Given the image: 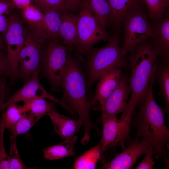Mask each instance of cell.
Instances as JSON below:
<instances>
[{
  "instance_id": "74e56055",
  "label": "cell",
  "mask_w": 169,
  "mask_h": 169,
  "mask_svg": "<svg viewBox=\"0 0 169 169\" xmlns=\"http://www.w3.org/2000/svg\"><path fill=\"white\" fill-rule=\"evenodd\" d=\"M8 20L6 15H0V33L3 35L6 31L8 26Z\"/></svg>"
},
{
  "instance_id": "e575fe53",
  "label": "cell",
  "mask_w": 169,
  "mask_h": 169,
  "mask_svg": "<svg viewBox=\"0 0 169 169\" xmlns=\"http://www.w3.org/2000/svg\"><path fill=\"white\" fill-rule=\"evenodd\" d=\"M13 8L10 0H0V15L9 14Z\"/></svg>"
},
{
  "instance_id": "603a6c76",
  "label": "cell",
  "mask_w": 169,
  "mask_h": 169,
  "mask_svg": "<svg viewBox=\"0 0 169 169\" xmlns=\"http://www.w3.org/2000/svg\"><path fill=\"white\" fill-rule=\"evenodd\" d=\"M90 10L105 31L109 24L111 9L108 0H85Z\"/></svg>"
},
{
  "instance_id": "7a4b0ae2",
  "label": "cell",
  "mask_w": 169,
  "mask_h": 169,
  "mask_svg": "<svg viewBox=\"0 0 169 169\" xmlns=\"http://www.w3.org/2000/svg\"><path fill=\"white\" fill-rule=\"evenodd\" d=\"M155 78V74L150 81L145 100L140 105L133 123L137 128L136 136L149 143L156 157L165 158L169 142V130L164 121L165 111L158 105L153 96Z\"/></svg>"
},
{
  "instance_id": "cb8c5ba5",
  "label": "cell",
  "mask_w": 169,
  "mask_h": 169,
  "mask_svg": "<svg viewBox=\"0 0 169 169\" xmlns=\"http://www.w3.org/2000/svg\"><path fill=\"white\" fill-rule=\"evenodd\" d=\"M155 74L160 85L161 94L165 103V111L168 113L169 111V63L168 59L164 60L156 69Z\"/></svg>"
},
{
  "instance_id": "8992f818",
  "label": "cell",
  "mask_w": 169,
  "mask_h": 169,
  "mask_svg": "<svg viewBox=\"0 0 169 169\" xmlns=\"http://www.w3.org/2000/svg\"><path fill=\"white\" fill-rule=\"evenodd\" d=\"M145 6L143 4L132 10L123 21L124 34L122 47L126 54L151 35L152 29Z\"/></svg>"
},
{
  "instance_id": "52a82bcc",
  "label": "cell",
  "mask_w": 169,
  "mask_h": 169,
  "mask_svg": "<svg viewBox=\"0 0 169 169\" xmlns=\"http://www.w3.org/2000/svg\"><path fill=\"white\" fill-rule=\"evenodd\" d=\"M132 112L128 111L126 115L120 119L117 116L101 117L103 128L100 142L101 160L104 164L106 162L105 154L107 150L119 145L123 149L125 148L124 143L129 137Z\"/></svg>"
},
{
  "instance_id": "8d00e7d4",
  "label": "cell",
  "mask_w": 169,
  "mask_h": 169,
  "mask_svg": "<svg viewBox=\"0 0 169 169\" xmlns=\"http://www.w3.org/2000/svg\"><path fill=\"white\" fill-rule=\"evenodd\" d=\"M14 7L22 10L32 4V0H10Z\"/></svg>"
},
{
  "instance_id": "f1b7e54d",
  "label": "cell",
  "mask_w": 169,
  "mask_h": 169,
  "mask_svg": "<svg viewBox=\"0 0 169 169\" xmlns=\"http://www.w3.org/2000/svg\"><path fill=\"white\" fill-rule=\"evenodd\" d=\"M16 137L12 135L10 136V146L8 156L10 169H27L19 154L16 145Z\"/></svg>"
},
{
  "instance_id": "484cf974",
  "label": "cell",
  "mask_w": 169,
  "mask_h": 169,
  "mask_svg": "<svg viewBox=\"0 0 169 169\" xmlns=\"http://www.w3.org/2000/svg\"><path fill=\"white\" fill-rule=\"evenodd\" d=\"M39 120L28 113H24L21 118L9 130L12 135H18L28 132Z\"/></svg>"
},
{
  "instance_id": "ab89813d",
  "label": "cell",
  "mask_w": 169,
  "mask_h": 169,
  "mask_svg": "<svg viewBox=\"0 0 169 169\" xmlns=\"http://www.w3.org/2000/svg\"><path fill=\"white\" fill-rule=\"evenodd\" d=\"M166 3V4L169 6V0H164Z\"/></svg>"
},
{
  "instance_id": "5b68a950",
  "label": "cell",
  "mask_w": 169,
  "mask_h": 169,
  "mask_svg": "<svg viewBox=\"0 0 169 169\" xmlns=\"http://www.w3.org/2000/svg\"><path fill=\"white\" fill-rule=\"evenodd\" d=\"M78 14V40L75 47L76 54L79 55L86 52L96 43L108 40L106 31L100 26L85 1L83 2Z\"/></svg>"
},
{
  "instance_id": "d4e9b609",
  "label": "cell",
  "mask_w": 169,
  "mask_h": 169,
  "mask_svg": "<svg viewBox=\"0 0 169 169\" xmlns=\"http://www.w3.org/2000/svg\"><path fill=\"white\" fill-rule=\"evenodd\" d=\"M101 160L100 143L87 151L75 160L73 168L75 169H94L99 160Z\"/></svg>"
},
{
  "instance_id": "44dd1931",
  "label": "cell",
  "mask_w": 169,
  "mask_h": 169,
  "mask_svg": "<svg viewBox=\"0 0 169 169\" xmlns=\"http://www.w3.org/2000/svg\"><path fill=\"white\" fill-rule=\"evenodd\" d=\"M21 106L23 113H28L39 120L52 111H56L53 103L46 101L44 98L28 99L23 101Z\"/></svg>"
},
{
  "instance_id": "d6986e66",
  "label": "cell",
  "mask_w": 169,
  "mask_h": 169,
  "mask_svg": "<svg viewBox=\"0 0 169 169\" xmlns=\"http://www.w3.org/2000/svg\"><path fill=\"white\" fill-rule=\"evenodd\" d=\"M111 9L109 24L120 26L129 13L144 4L143 0H108Z\"/></svg>"
},
{
  "instance_id": "7402d4cb",
  "label": "cell",
  "mask_w": 169,
  "mask_h": 169,
  "mask_svg": "<svg viewBox=\"0 0 169 169\" xmlns=\"http://www.w3.org/2000/svg\"><path fill=\"white\" fill-rule=\"evenodd\" d=\"M64 11L53 10L44 13V28L46 39L59 43L62 13Z\"/></svg>"
},
{
  "instance_id": "5bb4252c",
  "label": "cell",
  "mask_w": 169,
  "mask_h": 169,
  "mask_svg": "<svg viewBox=\"0 0 169 169\" xmlns=\"http://www.w3.org/2000/svg\"><path fill=\"white\" fill-rule=\"evenodd\" d=\"M130 92L127 80L121 75L117 86L100 110L102 112L101 117L113 116L120 113H125Z\"/></svg>"
},
{
  "instance_id": "30bf717a",
  "label": "cell",
  "mask_w": 169,
  "mask_h": 169,
  "mask_svg": "<svg viewBox=\"0 0 169 169\" xmlns=\"http://www.w3.org/2000/svg\"><path fill=\"white\" fill-rule=\"evenodd\" d=\"M42 59L40 43L27 33L18 56V75L26 81L34 74L39 73Z\"/></svg>"
},
{
  "instance_id": "1f68e13d",
  "label": "cell",
  "mask_w": 169,
  "mask_h": 169,
  "mask_svg": "<svg viewBox=\"0 0 169 169\" xmlns=\"http://www.w3.org/2000/svg\"><path fill=\"white\" fill-rule=\"evenodd\" d=\"M145 154L146 155L144 159L135 169H153L155 162L152 157L153 155H154L155 152L151 146H150L146 149Z\"/></svg>"
},
{
  "instance_id": "4fadbf2b",
  "label": "cell",
  "mask_w": 169,
  "mask_h": 169,
  "mask_svg": "<svg viewBox=\"0 0 169 169\" xmlns=\"http://www.w3.org/2000/svg\"><path fill=\"white\" fill-rule=\"evenodd\" d=\"M38 72L34 74L20 89L16 92L3 105L0 107V112L9 106L18 102L36 98H47L57 102L63 104L59 100L49 93L40 84L38 78Z\"/></svg>"
},
{
  "instance_id": "277c9868",
  "label": "cell",
  "mask_w": 169,
  "mask_h": 169,
  "mask_svg": "<svg viewBox=\"0 0 169 169\" xmlns=\"http://www.w3.org/2000/svg\"><path fill=\"white\" fill-rule=\"evenodd\" d=\"M115 27L113 35L105 46L99 48H91L85 53V65L87 93L90 92L93 85L103 75L111 70L125 66L126 64V54L119 44L120 30Z\"/></svg>"
},
{
  "instance_id": "e0dca14e",
  "label": "cell",
  "mask_w": 169,
  "mask_h": 169,
  "mask_svg": "<svg viewBox=\"0 0 169 169\" xmlns=\"http://www.w3.org/2000/svg\"><path fill=\"white\" fill-rule=\"evenodd\" d=\"M61 18L60 38L65 45L72 50L78 40V14L67 10L62 12Z\"/></svg>"
},
{
  "instance_id": "ba28073f",
  "label": "cell",
  "mask_w": 169,
  "mask_h": 169,
  "mask_svg": "<svg viewBox=\"0 0 169 169\" xmlns=\"http://www.w3.org/2000/svg\"><path fill=\"white\" fill-rule=\"evenodd\" d=\"M48 41L41 65L44 73L51 85L57 88L60 87L67 68L68 55L71 50L59 43L49 39Z\"/></svg>"
},
{
  "instance_id": "4316f807",
  "label": "cell",
  "mask_w": 169,
  "mask_h": 169,
  "mask_svg": "<svg viewBox=\"0 0 169 169\" xmlns=\"http://www.w3.org/2000/svg\"><path fill=\"white\" fill-rule=\"evenodd\" d=\"M6 111H2L1 119L3 120L5 129L8 130L21 118L23 113L21 106L16 104L9 106Z\"/></svg>"
},
{
  "instance_id": "4dcf8cb0",
  "label": "cell",
  "mask_w": 169,
  "mask_h": 169,
  "mask_svg": "<svg viewBox=\"0 0 169 169\" xmlns=\"http://www.w3.org/2000/svg\"><path fill=\"white\" fill-rule=\"evenodd\" d=\"M5 129L2 119L0 121V169H10L8 155L6 152L4 143V134Z\"/></svg>"
},
{
  "instance_id": "7c38bea8",
  "label": "cell",
  "mask_w": 169,
  "mask_h": 169,
  "mask_svg": "<svg viewBox=\"0 0 169 169\" xmlns=\"http://www.w3.org/2000/svg\"><path fill=\"white\" fill-rule=\"evenodd\" d=\"M150 23L152 33L149 38L154 49L163 59L169 56V12L166 11L160 16L152 19Z\"/></svg>"
},
{
  "instance_id": "9c48e42d",
  "label": "cell",
  "mask_w": 169,
  "mask_h": 169,
  "mask_svg": "<svg viewBox=\"0 0 169 169\" xmlns=\"http://www.w3.org/2000/svg\"><path fill=\"white\" fill-rule=\"evenodd\" d=\"M8 28L3 35L11 68L10 77L13 79L18 75V59L19 52L26 39V32L22 20L17 15L8 17Z\"/></svg>"
},
{
  "instance_id": "9a60e30c",
  "label": "cell",
  "mask_w": 169,
  "mask_h": 169,
  "mask_svg": "<svg viewBox=\"0 0 169 169\" xmlns=\"http://www.w3.org/2000/svg\"><path fill=\"white\" fill-rule=\"evenodd\" d=\"M120 68L114 69L107 72L100 79L93 98L92 100L100 105L102 108L105 102L117 86L121 76Z\"/></svg>"
},
{
  "instance_id": "2e32d148",
  "label": "cell",
  "mask_w": 169,
  "mask_h": 169,
  "mask_svg": "<svg viewBox=\"0 0 169 169\" xmlns=\"http://www.w3.org/2000/svg\"><path fill=\"white\" fill-rule=\"evenodd\" d=\"M23 19L27 23L32 35L41 43L46 39L44 28V14L37 7L31 4L21 10Z\"/></svg>"
},
{
  "instance_id": "ffe728a7",
  "label": "cell",
  "mask_w": 169,
  "mask_h": 169,
  "mask_svg": "<svg viewBox=\"0 0 169 169\" xmlns=\"http://www.w3.org/2000/svg\"><path fill=\"white\" fill-rule=\"evenodd\" d=\"M77 139V137L74 135L64 139L59 143L44 148L43 152L44 158L54 160L74 156V146Z\"/></svg>"
},
{
  "instance_id": "ac0fdd59",
  "label": "cell",
  "mask_w": 169,
  "mask_h": 169,
  "mask_svg": "<svg viewBox=\"0 0 169 169\" xmlns=\"http://www.w3.org/2000/svg\"><path fill=\"white\" fill-rule=\"evenodd\" d=\"M53 124L55 131L62 138L74 135L79 132L82 124L80 120H76L52 111L48 115Z\"/></svg>"
},
{
  "instance_id": "f35d334b",
  "label": "cell",
  "mask_w": 169,
  "mask_h": 169,
  "mask_svg": "<svg viewBox=\"0 0 169 169\" xmlns=\"http://www.w3.org/2000/svg\"><path fill=\"white\" fill-rule=\"evenodd\" d=\"M0 50L6 52V47L3 36L0 35Z\"/></svg>"
},
{
  "instance_id": "6da1fadb",
  "label": "cell",
  "mask_w": 169,
  "mask_h": 169,
  "mask_svg": "<svg viewBox=\"0 0 169 169\" xmlns=\"http://www.w3.org/2000/svg\"><path fill=\"white\" fill-rule=\"evenodd\" d=\"M60 87L63 91L62 101L67 103L69 108L77 113L79 119L82 123L84 133L81 143L87 144L90 140L91 130L95 129L99 132L90 117V110L95 103L87 96L86 79L82 65L79 60L74 58L70 53L68 55L67 68Z\"/></svg>"
},
{
  "instance_id": "d6a6232c",
  "label": "cell",
  "mask_w": 169,
  "mask_h": 169,
  "mask_svg": "<svg viewBox=\"0 0 169 169\" xmlns=\"http://www.w3.org/2000/svg\"><path fill=\"white\" fill-rule=\"evenodd\" d=\"M11 68L6 52L0 50V77H10Z\"/></svg>"
},
{
  "instance_id": "836d02e7",
  "label": "cell",
  "mask_w": 169,
  "mask_h": 169,
  "mask_svg": "<svg viewBox=\"0 0 169 169\" xmlns=\"http://www.w3.org/2000/svg\"><path fill=\"white\" fill-rule=\"evenodd\" d=\"M66 9L74 12L79 10L82 3L81 0H63Z\"/></svg>"
},
{
  "instance_id": "f546056e",
  "label": "cell",
  "mask_w": 169,
  "mask_h": 169,
  "mask_svg": "<svg viewBox=\"0 0 169 169\" xmlns=\"http://www.w3.org/2000/svg\"><path fill=\"white\" fill-rule=\"evenodd\" d=\"M32 3L44 13L49 11L58 10L62 11L66 9L63 0H32Z\"/></svg>"
},
{
  "instance_id": "d590c367",
  "label": "cell",
  "mask_w": 169,
  "mask_h": 169,
  "mask_svg": "<svg viewBox=\"0 0 169 169\" xmlns=\"http://www.w3.org/2000/svg\"><path fill=\"white\" fill-rule=\"evenodd\" d=\"M5 78L0 77V107L4 104L5 100Z\"/></svg>"
},
{
  "instance_id": "8fae6325",
  "label": "cell",
  "mask_w": 169,
  "mask_h": 169,
  "mask_svg": "<svg viewBox=\"0 0 169 169\" xmlns=\"http://www.w3.org/2000/svg\"><path fill=\"white\" fill-rule=\"evenodd\" d=\"M150 146L147 141L143 139L140 141L137 137L128 148L123 149L122 152L116 154L112 160L104 163L101 168L131 169L138 158L145 154L146 149Z\"/></svg>"
},
{
  "instance_id": "3957f363",
  "label": "cell",
  "mask_w": 169,
  "mask_h": 169,
  "mask_svg": "<svg viewBox=\"0 0 169 169\" xmlns=\"http://www.w3.org/2000/svg\"><path fill=\"white\" fill-rule=\"evenodd\" d=\"M147 40L138 44L131 52L130 65L131 73L129 83L131 96L123 117L128 111H133L144 102L150 81L155 73L158 55Z\"/></svg>"
},
{
  "instance_id": "83f0119b",
  "label": "cell",
  "mask_w": 169,
  "mask_h": 169,
  "mask_svg": "<svg viewBox=\"0 0 169 169\" xmlns=\"http://www.w3.org/2000/svg\"><path fill=\"white\" fill-rule=\"evenodd\" d=\"M143 0L151 19L161 15L168 6L164 0Z\"/></svg>"
}]
</instances>
